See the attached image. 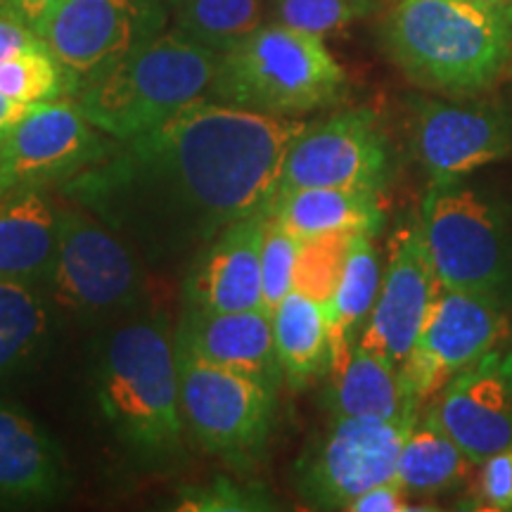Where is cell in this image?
Masks as SVG:
<instances>
[{
    "label": "cell",
    "mask_w": 512,
    "mask_h": 512,
    "mask_svg": "<svg viewBox=\"0 0 512 512\" xmlns=\"http://www.w3.org/2000/svg\"><path fill=\"white\" fill-rule=\"evenodd\" d=\"M306 126L204 98L155 131L117 140L62 192L143 259L164 264L271 207L287 150Z\"/></svg>",
    "instance_id": "cell-1"
},
{
    "label": "cell",
    "mask_w": 512,
    "mask_h": 512,
    "mask_svg": "<svg viewBox=\"0 0 512 512\" xmlns=\"http://www.w3.org/2000/svg\"><path fill=\"white\" fill-rule=\"evenodd\" d=\"M380 43L408 81L446 98H479L512 74V27L472 0H396Z\"/></svg>",
    "instance_id": "cell-2"
},
{
    "label": "cell",
    "mask_w": 512,
    "mask_h": 512,
    "mask_svg": "<svg viewBox=\"0 0 512 512\" xmlns=\"http://www.w3.org/2000/svg\"><path fill=\"white\" fill-rule=\"evenodd\" d=\"M93 380L100 413L133 456L159 467L181 456L178 354L162 318L119 323L102 342Z\"/></svg>",
    "instance_id": "cell-3"
},
{
    "label": "cell",
    "mask_w": 512,
    "mask_h": 512,
    "mask_svg": "<svg viewBox=\"0 0 512 512\" xmlns=\"http://www.w3.org/2000/svg\"><path fill=\"white\" fill-rule=\"evenodd\" d=\"M221 53L162 31L105 72L81 81L76 105L114 140L155 131L178 112L211 95Z\"/></svg>",
    "instance_id": "cell-4"
},
{
    "label": "cell",
    "mask_w": 512,
    "mask_h": 512,
    "mask_svg": "<svg viewBox=\"0 0 512 512\" xmlns=\"http://www.w3.org/2000/svg\"><path fill=\"white\" fill-rule=\"evenodd\" d=\"M347 74L323 36L266 22L221 55L211 100L268 117L299 119L335 105Z\"/></svg>",
    "instance_id": "cell-5"
},
{
    "label": "cell",
    "mask_w": 512,
    "mask_h": 512,
    "mask_svg": "<svg viewBox=\"0 0 512 512\" xmlns=\"http://www.w3.org/2000/svg\"><path fill=\"white\" fill-rule=\"evenodd\" d=\"M420 233L441 287L498 292L512 266L508 219L501 204L456 178L432 181L422 197Z\"/></svg>",
    "instance_id": "cell-6"
},
{
    "label": "cell",
    "mask_w": 512,
    "mask_h": 512,
    "mask_svg": "<svg viewBox=\"0 0 512 512\" xmlns=\"http://www.w3.org/2000/svg\"><path fill=\"white\" fill-rule=\"evenodd\" d=\"M48 285L53 302L74 316H112L138 304L143 292L140 254L124 235L74 204V209H62Z\"/></svg>",
    "instance_id": "cell-7"
},
{
    "label": "cell",
    "mask_w": 512,
    "mask_h": 512,
    "mask_svg": "<svg viewBox=\"0 0 512 512\" xmlns=\"http://www.w3.org/2000/svg\"><path fill=\"white\" fill-rule=\"evenodd\" d=\"M176 354L183 420L197 444L228 463L259 456L271 434L275 389L185 349Z\"/></svg>",
    "instance_id": "cell-8"
},
{
    "label": "cell",
    "mask_w": 512,
    "mask_h": 512,
    "mask_svg": "<svg viewBox=\"0 0 512 512\" xmlns=\"http://www.w3.org/2000/svg\"><path fill=\"white\" fill-rule=\"evenodd\" d=\"M415 422L332 415L328 430L297 460L299 496L318 510H349L363 491L396 477L403 441Z\"/></svg>",
    "instance_id": "cell-9"
},
{
    "label": "cell",
    "mask_w": 512,
    "mask_h": 512,
    "mask_svg": "<svg viewBox=\"0 0 512 512\" xmlns=\"http://www.w3.org/2000/svg\"><path fill=\"white\" fill-rule=\"evenodd\" d=\"M508 323L498 292L439 287L411 356L399 366L403 387L415 406L430 403L460 370L489 354Z\"/></svg>",
    "instance_id": "cell-10"
},
{
    "label": "cell",
    "mask_w": 512,
    "mask_h": 512,
    "mask_svg": "<svg viewBox=\"0 0 512 512\" xmlns=\"http://www.w3.org/2000/svg\"><path fill=\"white\" fill-rule=\"evenodd\" d=\"M166 0H62L38 29L74 81L105 72L166 27Z\"/></svg>",
    "instance_id": "cell-11"
},
{
    "label": "cell",
    "mask_w": 512,
    "mask_h": 512,
    "mask_svg": "<svg viewBox=\"0 0 512 512\" xmlns=\"http://www.w3.org/2000/svg\"><path fill=\"white\" fill-rule=\"evenodd\" d=\"M413 150L430 181H456L512 157V107L498 100H413Z\"/></svg>",
    "instance_id": "cell-12"
},
{
    "label": "cell",
    "mask_w": 512,
    "mask_h": 512,
    "mask_svg": "<svg viewBox=\"0 0 512 512\" xmlns=\"http://www.w3.org/2000/svg\"><path fill=\"white\" fill-rule=\"evenodd\" d=\"M389 176V150L380 119L368 107L309 124L287 150L278 190L361 188L380 192Z\"/></svg>",
    "instance_id": "cell-13"
},
{
    "label": "cell",
    "mask_w": 512,
    "mask_h": 512,
    "mask_svg": "<svg viewBox=\"0 0 512 512\" xmlns=\"http://www.w3.org/2000/svg\"><path fill=\"white\" fill-rule=\"evenodd\" d=\"M427 415L475 463L512 448V351L477 358L430 401Z\"/></svg>",
    "instance_id": "cell-14"
},
{
    "label": "cell",
    "mask_w": 512,
    "mask_h": 512,
    "mask_svg": "<svg viewBox=\"0 0 512 512\" xmlns=\"http://www.w3.org/2000/svg\"><path fill=\"white\" fill-rule=\"evenodd\" d=\"M439 287L441 283L420 226L415 223L401 228L389 245L380 294L358 344L399 368L418 342L422 323Z\"/></svg>",
    "instance_id": "cell-15"
},
{
    "label": "cell",
    "mask_w": 512,
    "mask_h": 512,
    "mask_svg": "<svg viewBox=\"0 0 512 512\" xmlns=\"http://www.w3.org/2000/svg\"><path fill=\"white\" fill-rule=\"evenodd\" d=\"M114 143L88 121L76 100L57 98L29 107L8 131L15 185L69 181L98 164Z\"/></svg>",
    "instance_id": "cell-16"
},
{
    "label": "cell",
    "mask_w": 512,
    "mask_h": 512,
    "mask_svg": "<svg viewBox=\"0 0 512 512\" xmlns=\"http://www.w3.org/2000/svg\"><path fill=\"white\" fill-rule=\"evenodd\" d=\"M268 209L230 223L197 249L188 278L185 306L204 311H261V249Z\"/></svg>",
    "instance_id": "cell-17"
},
{
    "label": "cell",
    "mask_w": 512,
    "mask_h": 512,
    "mask_svg": "<svg viewBox=\"0 0 512 512\" xmlns=\"http://www.w3.org/2000/svg\"><path fill=\"white\" fill-rule=\"evenodd\" d=\"M176 347L264 382L278 392L285 380L273 342L271 316L264 311H204L185 306Z\"/></svg>",
    "instance_id": "cell-18"
},
{
    "label": "cell",
    "mask_w": 512,
    "mask_h": 512,
    "mask_svg": "<svg viewBox=\"0 0 512 512\" xmlns=\"http://www.w3.org/2000/svg\"><path fill=\"white\" fill-rule=\"evenodd\" d=\"M69 486L60 448L17 406L0 399V503L36 505Z\"/></svg>",
    "instance_id": "cell-19"
},
{
    "label": "cell",
    "mask_w": 512,
    "mask_h": 512,
    "mask_svg": "<svg viewBox=\"0 0 512 512\" xmlns=\"http://www.w3.org/2000/svg\"><path fill=\"white\" fill-rule=\"evenodd\" d=\"M62 209L43 185H15L0 197V280L41 283L53 268Z\"/></svg>",
    "instance_id": "cell-20"
},
{
    "label": "cell",
    "mask_w": 512,
    "mask_h": 512,
    "mask_svg": "<svg viewBox=\"0 0 512 512\" xmlns=\"http://www.w3.org/2000/svg\"><path fill=\"white\" fill-rule=\"evenodd\" d=\"M328 370L330 415L406 422L420 418V408L403 387L399 368L358 342L339 358H332Z\"/></svg>",
    "instance_id": "cell-21"
},
{
    "label": "cell",
    "mask_w": 512,
    "mask_h": 512,
    "mask_svg": "<svg viewBox=\"0 0 512 512\" xmlns=\"http://www.w3.org/2000/svg\"><path fill=\"white\" fill-rule=\"evenodd\" d=\"M268 214L299 242L328 233L375 235L384 223L380 192L361 188L278 190Z\"/></svg>",
    "instance_id": "cell-22"
},
{
    "label": "cell",
    "mask_w": 512,
    "mask_h": 512,
    "mask_svg": "<svg viewBox=\"0 0 512 512\" xmlns=\"http://www.w3.org/2000/svg\"><path fill=\"white\" fill-rule=\"evenodd\" d=\"M271 323L275 354L285 382L292 389H304L330 368V332L325 306L292 290L273 311Z\"/></svg>",
    "instance_id": "cell-23"
},
{
    "label": "cell",
    "mask_w": 512,
    "mask_h": 512,
    "mask_svg": "<svg viewBox=\"0 0 512 512\" xmlns=\"http://www.w3.org/2000/svg\"><path fill=\"white\" fill-rule=\"evenodd\" d=\"M370 238H373L370 233H356L351 238L342 280L330 306L325 309L330 332V361L358 342L356 332L366 328L370 311L380 294L382 266Z\"/></svg>",
    "instance_id": "cell-24"
},
{
    "label": "cell",
    "mask_w": 512,
    "mask_h": 512,
    "mask_svg": "<svg viewBox=\"0 0 512 512\" xmlns=\"http://www.w3.org/2000/svg\"><path fill=\"white\" fill-rule=\"evenodd\" d=\"M472 460L430 415H422L403 441L396 482L408 496H437L456 489Z\"/></svg>",
    "instance_id": "cell-25"
},
{
    "label": "cell",
    "mask_w": 512,
    "mask_h": 512,
    "mask_svg": "<svg viewBox=\"0 0 512 512\" xmlns=\"http://www.w3.org/2000/svg\"><path fill=\"white\" fill-rule=\"evenodd\" d=\"M50 335V306L36 283L0 280V380L15 375Z\"/></svg>",
    "instance_id": "cell-26"
},
{
    "label": "cell",
    "mask_w": 512,
    "mask_h": 512,
    "mask_svg": "<svg viewBox=\"0 0 512 512\" xmlns=\"http://www.w3.org/2000/svg\"><path fill=\"white\" fill-rule=\"evenodd\" d=\"M266 22V0H178L174 5V31L221 55Z\"/></svg>",
    "instance_id": "cell-27"
},
{
    "label": "cell",
    "mask_w": 512,
    "mask_h": 512,
    "mask_svg": "<svg viewBox=\"0 0 512 512\" xmlns=\"http://www.w3.org/2000/svg\"><path fill=\"white\" fill-rule=\"evenodd\" d=\"M69 79L74 76L62 67L43 38L0 64V93L27 107L64 98Z\"/></svg>",
    "instance_id": "cell-28"
},
{
    "label": "cell",
    "mask_w": 512,
    "mask_h": 512,
    "mask_svg": "<svg viewBox=\"0 0 512 512\" xmlns=\"http://www.w3.org/2000/svg\"><path fill=\"white\" fill-rule=\"evenodd\" d=\"M354 235L356 233H328L299 242L292 290L328 309L347 266Z\"/></svg>",
    "instance_id": "cell-29"
},
{
    "label": "cell",
    "mask_w": 512,
    "mask_h": 512,
    "mask_svg": "<svg viewBox=\"0 0 512 512\" xmlns=\"http://www.w3.org/2000/svg\"><path fill=\"white\" fill-rule=\"evenodd\" d=\"M375 8V0H271L268 22L325 36L366 19Z\"/></svg>",
    "instance_id": "cell-30"
},
{
    "label": "cell",
    "mask_w": 512,
    "mask_h": 512,
    "mask_svg": "<svg viewBox=\"0 0 512 512\" xmlns=\"http://www.w3.org/2000/svg\"><path fill=\"white\" fill-rule=\"evenodd\" d=\"M174 510L185 512H256L273 510V498L259 484H240L228 477H214L207 484L178 491Z\"/></svg>",
    "instance_id": "cell-31"
},
{
    "label": "cell",
    "mask_w": 512,
    "mask_h": 512,
    "mask_svg": "<svg viewBox=\"0 0 512 512\" xmlns=\"http://www.w3.org/2000/svg\"><path fill=\"white\" fill-rule=\"evenodd\" d=\"M297 252L299 240L268 214L264 249H261V297H264L261 311L266 316H273L280 302L292 292Z\"/></svg>",
    "instance_id": "cell-32"
},
{
    "label": "cell",
    "mask_w": 512,
    "mask_h": 512,
    "mask_svg": "<svg viewBox=\"0 0 512 512\" xmlns=\"http://www.w3.org/2000/svg\"><path fill=\"white\" fill-rule=\"evenodd\" d=\"M479 491L486 508L512 510V448L484 460Z\"/></svg>",
    "instance_id": "cell-33"
},
{
    "label": "cell",
    "mask_w": 512,
    "mask_h": 512,
    "mask_svg": "<svg viewBox=\"0 0 512 512\" xmlns=\"http://www.w3.org/2000/svg\"><path fill=\"white\" fill-rule=\"evenodd\" d=\"M38 41L41 36L29 27L27 19L19 15L8 0H0V64Z\"/></svg>",
    "instance_id": "cell-34"
},
{
    "label": "cell",
    "mask_w": 512,
    "mask_h": 512,
    "mask_svg": "<svg viewBox=\"0 0 512 512\" xmlns=\"http://www.w3.org/2000/svg\"><path fill=\"white\" fill-rule=\"evenodd\" d=\"M349 510L354 512H401V510H413V505H408V494L403 491V486L396 479L377 484L373 489L363 491L354 503L349 505Z\"/></svg>",
    "instance_id": "cell-35"
},
{
    "label": "cell",
    "mask_w": 512,
    "mask_h": 512,
    "mask_svg": "<svg viewBox=\"0 0 512 512\" xmlns=\"http://www.w3.org/2000/svg\"><path fill=\"white\" fill-rule=\"evenodd\" d=\"M8 3L19 12V15L27 19L29 27L38 34L41 24L53 15L62 0H8Z\"/></svg>",
    "instance_id": "cell-36"
},
{
    "label": "cell",
    "mask_w": 512,
    "mask_h": 512,
    "mask_svg": "<svg viewBox=\"0 0 512 512\" xmlns=\"http://www.w3.org/2000/svg\"><path fill=\"white\" fill-rule=\"evenodd\" d=\"M8 131H0V197L8 195V192L15 188V171H12Z\"/></svg>",
    "instance_id": "cell-37"
},
{
    "label": "cell",
    "mask_w": 512,
    "mask_h": 512,
    "mask_svg": "<svg viewBox=\"0 0 512 512\" xmlns=\"http://www.w3.org/2000/svg\"><path fill=\"white\" fill-rule=\"evenodd\" d=\"M27 110V105H19V102L5 98V95L0 93V131H8V128L15 126L17 121L27 114Z\"/></svg>",
    "instance_id": "cell-38"
},
{
    "label": "cell",
    "mask_w": 512,
    "mask_h": 512,
    "mask_svg": "<svg viewBox=\"0 0 512 512\" xmlns=\"http://www.w3.org/2000/svg\"><path fill=\"white\" fill-rule=\"evenodd\" d=\"M472 3L484 5V8H491L508 19V24L512 27V0H472Z\"/></svg>",
    "instance_id": "cell-39"
},
{
    "label": "cell",
    "mask_w": 512,
    "mask_h": 512,
    "mask_svg": "<svg viewBox=\"0 0 512 512\" xmlns=\"http://www.w3.org/2000/svg\"><path fill=\"white\" fill-rule=\"evenodd\" d=\"M166 3H169V5H171V8H174V5L178 3V0H166Z\"/></svg>",
    "instance_id": "cell-40"
}]
</instances>
